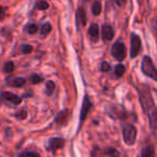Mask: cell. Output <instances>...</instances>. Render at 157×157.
<instances>
[{"instance_id": "6", "label": "cell", "mask_w": 157, "mask_h": 157, "mask_svg": "<svg viewBox=\"0 0 157 157\" xmlns=\"http://www.w3.org/2000/svg\"><path fill=\"white\" fill-rule=\"evenodd\" d=\"M92 108H93V102L90 101V97L85 96V98H84V100H83V105H82L81 115H80V123H81V124L84 122L86 116L88 115V113H90V111L92 110ZM81 124H80V126H81Z\"/></svg>"}, {"instance_id": "4", "label": "cell", "mask_w": 157, "mask_h": 157, "mask_svg": "<svg viewBox=\"0 0 157 157\" xmlns=\"http://www.w3.org/2000/svg\"><path fill=\"white\" fill-rule=\"evenodd\" d=\"M111 54L116 60L122 61L126 56V46H125V44L120 41L114 43V45L112 46Z\"/></svg>"}, {"instance_id": "8", "label": "cell", "mask_w": 157, "mask_h": 157, "mask_svg": "<svg viewBox=\"0 0 157 157\" xmlns=\"http://www.w3.org/2000/svg\"><path fill=\"white\" fill-rule=\"evenodd\" d=\"M65 145V141H63L61 138H52L50 139L48 144V147L50 148L51 151H56L58 148L63 147Z\"/></svg>"}, {"instance_id": "23", "label": "cell", "mask_w": 157, "mask_h": 157, "mask_svg": "<svg viewBox=\"0 0 157 157\" xmlns=\"http://www.w3.org/2000/svg\"><path fill=\"white\" fill-rule=\"evenodd\" d=\"M22 53L23 54H29V53L33 52V46L29 45V44H24V45L22 46Z\"/></svg>"}, {"instance_id": "7", "label": "cell", "mask_w": 157, "mask_h": 157, "mask_svg": "<svg viewBox=\"0 0 157 157\" xmlns=\"http://www.w3.org/2000/svg\"><path fill=\"white\" fill-rule=\"evenodd\" d=\"M1 97H2V99L5 101L12 103V105H17L22 102V99H21L17 95L13 94V93H10V92H2Z\"/></svg>"}, {"instance_id": "19", "label": "cell", "mask_w": 157, "mask_h": 157, "mask_svg": "<svg viewBox=\"0 0 157 157\" xmlns=\"http://www.w3.org/2000/svg\"><path fill=\"white\" fill-rule=\"evenodd\" d=\"M54 88H55V84L53 81H48L46 82V95L51 96V95L54 93Z\"/></svg>"}, {"instance_id": "20", "label": "cell", "mask_w": 157, "mask_h": 157, "mask_svg": "<svg viewBox=\"0 0 157 157\" xmlns=\"http://www.w3.org/2000/svg\"><path fill=\"white\" fill-rule=\"evenodd\" d=\"M105 153L108 155V156H111V157H118L120 156V152L113 147H109L108 150H105Z\"/></svg>"}, {"instance_id": "5", "label": "cell", "mask_w": 157, "mask_h": 157, "mask_svg": "<svg viewBox=\"0 0 157 157\" xmlns=\"http://www.w3.org/2000/svg\"><path fill=\"white\" fill-rule=\"evenodd\" d=\"M141 51V40L139 36L136 33H131L130 37V57L135 58Z\"/></svg>"}, {"instance_id": "11", "label": "cell", "mask_w": 157, "mask_h": 157, "mask_svg": "<svg viewBox=\"0 0 157 157\" xmlns=\"http://www.w3.org/2000/svg\"><path fill=\"white\" fill-rule=\"evenodd\" d=\"M76 22L78 24H81L82 26L86 25V13L83 8H78L76 11Z\"/></svg>"}, {"instance_id": "12", "label": "cell", "mask_w": 157, "mask_h": 157, "mask_svg": "<svg viewBox=\"0 0 157 157\" xmlns=\"http://www.w3.org/2000/svg\"><path fill=\"white\" fill-rule=\"evenodd\" d=\"M88 35L90 36L93 41H97L99 37V27L97 24H92L88 29Z\"/></svg>"}, {"instance_id": "3", "label": "cell", "mask_w": 157, "mask_h": 157, "mask_svg": "<svg viewBox=\"0 0 157 157\" xmlns=\"http://www.w3.org/2000/svg\"><path fill=\"white\" fill-rule=\"evenodd\" d=\"M123 136H124V141L127 145H132L135 144L137 139V129L133 125L127 124L123 128Z\"/></svg>"}, {"instance_id": "2", "label": "cell", "mask_w": 157, "mask_h": 157, "mask_svg": "<svg viewBox=\"0 0 157 157\" xmlns=\"http://www.w3.org/2000/svg\"><path fill=\"white\" fill-rule=\"evenodd\" d=\"M142 72L145 75L152 78L154 81H157V70L154 66L152 58L150 56H144L142 60Z\"/></svg>"}, {"instance_id": "22", "label": "cell", "mask_w": 157, "mask_h": 157, "mask_svg": "<svg viewBox=\"0 0 157 157\" xmlns=\"http://www.w3.org/2000/svg\"><path fill=\"white\" fill-rule=\"evenodd\" d=\"M18 157H40V155L36 152H22L20 153Z\"/></svg>"}, {"instance_id": "16", "label": "cell", "mask_w": 157, "mask_h": 157, "mask_svg": "<svg viewBox=\"0 0 157 157\" xmlns=\"http://www.w3.org/2000/svg\"><path fill=\"white\" fill-rule=\"evenodd\" d=\"M35 8L37 10H41V11H43V10L48 9V3L46 2L45 0H39V1L36 2Z\"/></svg>"}, {"instance_id": "15", "label": "cell", "mask_w": 157, "mask_h": 157, "mask_svg": "<svg viewBox=\"0 0 157 157\" xmlns=\"http://www.w3.org/2000/svg\"><path fill=\"white\" fill-rule=\"evenodd\" d=\"M92 12L94 15H99L101 13V2L100 1H95L92 6Z\"/></svg>"}, {"instance_id": "28", "label": "cell", "mask_w": 157, "mask_h": 157, "mask_svg": "<svg viewBox=\"0 0 157 157\" xmlns=\"http://www.w3.org/2000/svg\"><path fill=\"white\" fill-rule=\"evenodd\" d=\"M115 1V3L117 6H120V7H123V6H125V3H126V0H114Z\"/></svg>"}, {"instance_id": "14", "label": "cell", "mask_w": 157, "mask_h": 157, "mask_svg": "<svg viewBox=\"0 0 157 157\" xmlns=\"http://www.w3.org/2000/svg\"><path fill=\"white\" fill-rule=\"evenodd\" d=\"M141 157H155V150L153 145H147L142 151Z\"/></svg>"}, {"instance_id": "9", "label": "cell", "mask_w": 157, "mask_h": 157, "mask_svg": "<svg viewBox=\"0 0 157 157\" xmlns=\"http://www.w3.org/2000/svg\"><path fill=\"white\" fill-rule=\"evenodd\" d=\"M101 35H102V38L105 41H110L112 40L114 36V30L110 25H103L102 30H101Z\"/></svg>"}, {"instance_id": "18", "label": "cell", "mask_w": 157, "mask_h": 157, "mask_svg": "<svg viewBox=\"0 0 157 157\" xmlns=\"http://www.w3.org/2000/svg\"><path fill=\"white\" fill-rule=\"evenodd\" d=\"M51 30H52V26H51V24L50 23H45V24H43L42 25V27H41V35L43 36H48V33H51Z\"/></svg>"}, {"instance_id": "10", "label": "cell", "mask_w": 157, "mask_h": 157, "mask_svg": "<svg viewBox=\"0 0 157 157\" xmlns=\"http://www.w3.org/2000/svg\"><path fill=\"white\" fill-rule=\"evenodd\" d=\"M68 117H69V111L66 109L57 115V117L55 118V123H57L59 125H65L68 121Z\"/></svg>"}, {"instance_id": "21", "label": "cell", "mask_w": 157, "mask_h": 157, "mask_svg": "<svg viewBox=\"0 0 157 157\" xmlns=\"http://www.w3.org/2000/svg\"><path fill=\"white\" fill-rule=\"evenodd\" d=\"M13 70H14V63H12V61H8V63H5V66H3V71H5L6 73H11Z\"/></svg>"}, {"instance_id": "29", "label": "cell", "mask_w": 157, "mask_h": 157, "mask_svg": "<svg viewBox=\"0 0 157 157\" xmlns=\"http://www.w3.org/2000/svg\"><path fill=\"white\" fill-rule=\"evenodd\" d=\"M2 11H3V9L1 7H0V13H2Z\"/></svg>"}, {"instance_id": "25", "label": "cell", "mask_w": 157, "mask_h": 157, "mask_svg": "<svg viewBox=\"0 0 157 157\" xmlns=\"http://www.w3.org/2000/svg\"><path fill=\"white\" fill-rule=\"evenodd\" d=\"M26 117H27V112L25 109L21 110L20 112L16 113V118H17V120H25Z\"/></svg>"}, {"instance_id": "17", "label": "cell", "mask_w": 157, "mask_h": 157, "mask_svg": "<svg viewBox=\"0 0 157 157\" xmlns=\"http://www.w3.org/2000/svg\"><path fill=\"white\" fill-rule=\"evenodd\" d=\"M125 71H126V68H125L124 65H122V63H120V65H117L115 67V75L116 78H121V76L124 75Z\"/></svg>"}, {"instance_id": "13", "label": "cell", "mask_w": 157, "mask_h": 157, "mask_svg": "<svg viewBox=\"0 0 157 157\" xmlns=\"http://www.w3.org/2000/svg\"><path fill=\"white\" fill-rule=\"evenodd\" d=\"M25 83H26L25 78H14L9 82V85L13 86V87H22V86L25 85Z\"/></svg>"}, {"instance_id": "26", "label": "cell", "mask_w": 157, "mask_h": 157, "mask_svg": "<svg viewBox=\"0 0 157 157\" xmlns=\"http://www.w3.org/2000/svg\"><path fill=\"white\" fill-rule=\"evenodd\" d=\"M41 81H42V78L39 75V74H33V75L31 76V83L33 84H38Z\"/></svg>"}, {"instance_id": "1", "label": "cell", "mask_w": 157, "mask_h": 157, "mask_svg": "<svg viewBox=\"0 0 157 157\" xmlns=\"http://www.w3.org/2000/svg\"><path fill=\"white\" fill-rule=\"evenodd\" d=\"M138 92H139L140 102H141L142 108H143V111L145 112L146 116H147L151 127L153 129H155L157 123V109L156 105L154 102V99L152 97V94H151L150 87L141 84L139 86Z\"/></svg>"}, {"instance_id": "24", "label": "cell", "mask_w": 157, "mask_h": 157, "mask_svg": "<svg viewBox=\"0 0 157 157\" xmlns=\"http://www.w3.org/2000/svg\"><path fill=\"white\" fill-rule=\"evenodd\" d=\"M38 30V27L36 24H29L28 27H27V31H28V33H30V35H33V33H36Z\"/></svg>"}, {"instance_id": "27", "label": "cell", "mask_w": 157, "mask_h": 157, "mask_svg": "<svg viewBox=\"0 0 157 157\" xmlns=\"http://www.w3.org/2000/svg\"><path fill=\"white\" fill-rule=\"evenodd\" d=\"M100 69H101V71H103V72L110 71V69H111V67H110V63H107V61H103V63H101Z\"/></svg>"}]
</instances>
